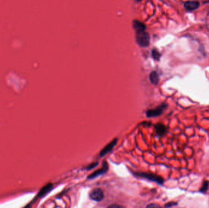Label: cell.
Instances as JSON below:
<instances>
[{
	"mask_svg": "<svg viewBox=\"0 0 209 208\" xmlns=\"http://www.w3.org/2000/svg\"><path fill=\"white\" fill-rule=\"evenodd\" d=\"M133 175L136 177L146 179L149 181L155 182L158 184H162L164 182V179L162 177L156 174L151 173H145V172H133Z\"/></svg>",
	"mask_w": 209,
	"mask_h": 208,
	"instance_id": "6da1fadb",
	"label": "cell"
},
{
	"mask_svg": "<svg viewBox=\"0 0 209 208\" xmlns=\"http://www.w3.org/2000/svg\"><path fill=\"white\" fill-rule=\"evenodd\" d=\"M136 39L138 44L141 47H146L149 45L150 36L145 30L136 31Z\"/></svg>",
	"mask_w": 209,
	"mask_h": 208,
	"instance_id": "7a4b0ae2",
	"label": "cell"
},
{
	"mask_svg": "<svg viewBox=\"0 0 209 208\" xmlns=\"http://www.w3.org/2000/svg\"><path fill=\"white\" fill-rule=\"evenodd\" d=\"M168 107V105L166 102H163L158 106L154 109H149L146 112V115L148 118H152L161 115L164 111Z\"/></svg>",
	"mask_w": 209,
	"mask_h": 208,
	"instance_id": "3957f363",
	"label": "cell"
},
{
	"mask_svg": "<svg viewBox=\"0 0 209 208\" xmlns=\"http://www.w3.org/2000/svg\"><path fill=\"white\" fill-rule=\"evenodd\" d=\"M108 169H109V165H108V162L106 161H104L103 162L102 167L101 169H100L99 170L95 171L90 175H89L88 176V179H92L95 178H97L99 176H101L103 174H105L108 171Z\"/></svg>",
	"mask_w": 209,
	"mask_h": 208,
	"instance_id": "277c9868",
	"label": "cell"
},
{
	"mask_svg": "<svg viewBox=\"0 0 209 208\" xmlns=\"http://www.w3.org/2000/svg\"><path fill=\"white\" fill-rule=\"evenodd\" d=\"M89 198L95 201H100L104 198L103 191L100 188L93 189L89 194Z\"/></svg>",
	"mask_w": 209,
	"mask_h": 208,
	"instance_id": "5b68a950",
	"label": "cell"
},
{
	"mask_svg": "<svg viewBox=\"0 0 209 208\" xmlns=\"http://www.w3.org/2000/svg\"><path fill=\"white\" fill-rule=\"evenodd\" d=\"M118 139L117 138L114 139L110 143H109L107 146L104 147L100 152L99 153V156L102 158L103 156H104L105 155H107L108 153H110V151H112V150L114 148V147L116 146L117 143Z\"/></svg>",
	"mask_w": 209,
	"mask_h": 208,
	"instance_id": "8992f818",
	"label": "cell"
},
{
	"mask_svg": "<svg viewBox=\"0 0 209 208\" xmlns=\"http://www.w3.org/2000/svg\"><path fill=\"white\" fill-rule=\"evenodd\" d=\"M200 3L198 1H187L184 3V7L188 11H193L198 9Z\"/></svg>",
	"mask_w": 209,
	"mask_h": 208,
	"instance_id": "52a82bcc",
	"label": "cell"
},
{
	"mask_svg": "<svg viewBox=\"0 0 209 208\" xmlns=\"http://www.w3.org/2000/svg\"><path fill=\"white\" fill-rule=\"evenodd\" d=\"M53 187V185L52 183H49V184L45 185L39 192L37 197L39 198H42V197L45 196L48 193H49L52 190Z\"/></svg>",
	"mask_w": 209,
	"mask_h": 208,
	"instance_id": "ba28073f",
	"label": "cell"
},
{
	"mask_svg": "<svg viewBox=\"0 0 209 208\" xmlns=\"http://www.w3.org/2000/svg\"><path fill=\"white\" fill-rule=\"evenodd\" d=\"M155 131L157 134L159 136H163V135H164L167 131L166 127L163 124L161 123H157L155 127Z\"/></svg>",
	"mask_w": 209,
	"mask_h": 208,
	"instance_id": "9c48e42d",
	"label": "cell"
},
{
	"mask_svg": "<svg viewBox=\"0 0 209 208\" xmlns=\"http://www.w3.org/2000/svg\"><path fill=\"white\" fill-rule=\"evenodd\" d=\"M149 79L151 82L152 84L154 85H157L158 84L159 82V76L157 72L153 71L149 75Z\"/></svg>",
	"mask_w": 209,
	"mask_h": 208,
	"instance_id": "30bf717a",
	"label": "cell"
},
{
	"mask_svg": "<svg viewBox=\"0 0 209 208\" xmlns=\"http://www.w3.org/2000/svg\"><path fill=\"white\" fill-rule=\"evenodd\" d=\"M133 27L136 31H142L145 30V25L142 22L138 20H135L133 22Z\"/></svg>",
	"mask_w": 209,
	"mask_h": 208,
	"instance_id": "8fae6325",
	"label": "cell"
},
{
	"mask_svg": "<svg viewBox=\"0 0 209 208\" xmlns=\"http://www.w3.org/2000/svg\"><path fill=\"white\" fill-rule=\"evenodd\" d=\"M208 188H209V181H204L199 191L201 193H205L207 191V190L208 189Z\"/></svg>",
	"mask_w": 209,
	"mask_h": 208,
	"instance_id": "7c38bea8",
	"label": "cell"
},
{
	"mask_svg": "<svg viewBox=\"0 0 209 208\" xmlns=\"http://www.w3.org/2000/svg\"><path fill=\"white\" fill-rule=\"evenodd\" d=\"M152 57L155 60H159L160 57H161V54L160 53L156 50H154L152 51Z\"/></svg>",
	"mask_w": 209,
	"mask_h": 208,
	"instance_id": "4fadbf2b",
	"label": "cell"
},
{
	"mask_svg": "<svg viewBox=\"0 0 209 208\" xmlns=\"http://www.w3.org/2000/svg\"><path fill=\"white\" fill-rule=\"evenodd\" d=\"M98 165V162L92 163V164H89V165H88V166H87V167H86V170H92V169H93L95 168Z\"/></svg>",
	"mask_w": 209,
	"mask_h": 208,
	"instance_id": "5bb4252c",
	"label": "cell"
},
{
	"mask_svg": "<svg viewBox=\"0 0 209 208\" xmlns=\"http://www.w3.org/2000/svg\"><path fill=\"white\" fill-rule=\"evenodd\" d=\"M177 204V203L176 202H169L168 203H166L165 205H164V207H173V206H176Z\"/></svg>",
	"mask_w": 209,
	"mask_h": 208,
	"instance_id": "9a60e30c",
	"label": "cell"
},
{
	"mask_svg": "<svg viewBox=\"0 0 209 208\" xmlns=\"http://www.w3.org/2000/svg\"><path fill=\"white\" fill-rule=\"evenodd\" d=\"M108 207L110 208H116V207H123V206H121V205H119V204H111V205H110L108 206Z\"/></svg>",
	"mask_w": 209,
	"mask_h": 208,
	"instance_id": "2e32d148",
	"label": "cell"
},
{
	"mask_svg": "<svg viewBox=\"0 0 209 208\" xmlns=\"http://www.w3.org/2000/svg\"><path fill=\"white\" fill-rule=\"evenodd\" d=\"M146 207H160V206L155 203H151L150 204H148Z\"/></svg>",
	"mask_w": 209,
	"mask_h": 208,
	"instance_id": "e0dca14e",
	"label": "cell"
},
{
	"mask_svg": "<svg viewBox=\"0 0 209 208\" xmlns=\"http://www.w3.org/2000/svg\"><path fill=\"white\" fill-rule=\"evenodd\" d=\"M137 1H141V0H137Z\"/></svg>",
	"mask_w": 209,
	"mask_h": 208,
	"instance_id": "ac0fdd59",
	"label": "cell"
}]
</instances>
